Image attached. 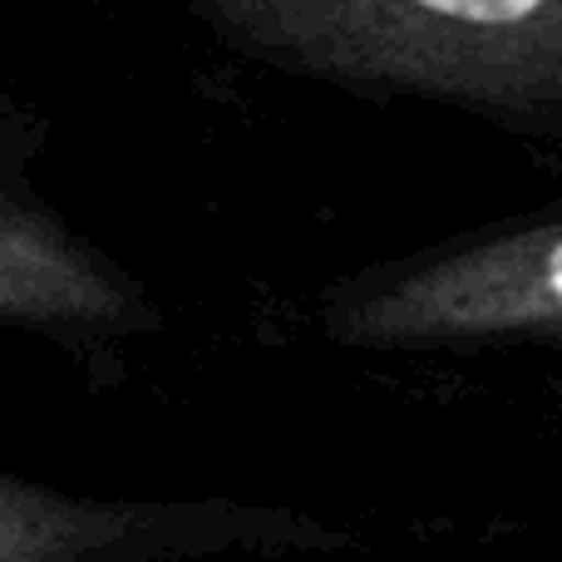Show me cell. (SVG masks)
<instances>
[{"mask_svg":"<svg viewBox=\"0 0 562 562\" xmlns=\"http://www.w3.org/2000/svg\"><path fill=\"white\" fill-rule=\"evenodd\" d=\"M321 543V528L233 498H94L0 479V562H178Z\"/></svg>","mask_w":562,"mask_h":562,"instance_id":"cell-4","label":"cell"},{"mask_svg":"<svg viewBox=\"0 0 562 562\" xmlns=\"http://www.w3.org/2000/svg\"><path fill=\"white\" fill-rule=\"evenodd\" d=\"M286 75L494 114L562 109V0H173Z\"/></svg>","mask_w":562,"mask_h":562,"instance_id":"cell-1","label":"cell"},{"mask_svg":"<svg viewBox=\"0 0 562 562\" xmlns=\"http://www.w3.org/2000/svg\"><path fill=\"white\" fill-rule=\"evenodd\" d=\"M40 154L45 124L0 89V326L119 380L128 346L164 330V311L119 257L45 198Z\"/></svg>","mask_w":562,"mask_h":562,"instance_id":"cell-2","label":"cell"},{"mask_svg":"<svg viewBox=\"0 0 562 562\" xmlns=\"http://www.w3.org/2000/svg\"><path fill=\"white\" fill-rule=\"evenodd\" d=\"M326 330L346 346H464L562 336V223L429 252L356 281L326 301Z\"/></svg>","mask_w":562,"mask_h":562,"instance_id":"cell-3","label":"cell"}]
</instances>
